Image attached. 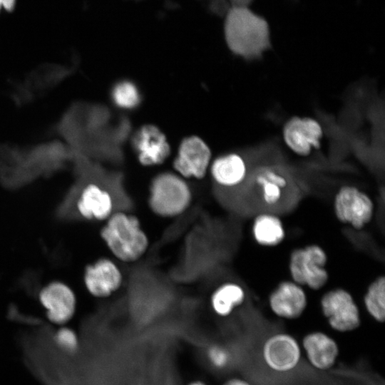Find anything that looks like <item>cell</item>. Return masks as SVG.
Returning <instances> with one entry per match:
<instances>
[{"mask_svg": "<svg viewBox=\"0 0 385 385\" xmlns=\"http://www.w3.org/2000/svg\"><path fill=\"white\" fill-rule=\"evenodd\" d=\"M260 356L265 366L270 371L284 374L296 369L303 357L301 344L292 334L276 332L262 342Z\"/></svg>", "mask_w": 385, "mask_h": 385, "instance_id": "6", "label": "cell"}, {"mask_svg": "<svg viewBox=\"0 0 385 385\" xmlns=\"http://www.w3.org/2000/svg\"><path fill=\"white\" fill-rule=\"evenodd\" d=\"M364 305L371 317L379 323L385 320V277L381 275L367 287L363 297Z\"/></svg>", "mask_w": 385, "mask_h": 385, "instance_id": "20", "label": "cell"}, {"mask_svg": "<svg viewBox=\"0 0 385 385\" xmlns=\"http://www.w3.org/2000/svg\"><path fill=\"white\" fill-rule=\"evenodd\" d=\"M211 159V151L200 137L191 135L180 143L173 166L184 177L203 178Z\"/></svg>", "mask_w": 385, "mask_h": 385, "instance_id": "13", "label": "cell"}, {"mask_svg": "<svg viewBox=\"0 0 385 385\" xmlns=\"http://www.w3.org/2000/svg\"><path fill=\"white\" fill-rule=\"evenodd\" d=\"M328 255L317 244L294 249L289 258L288 269L292 280L312 290H319L328 282L326 265Z\"/></svg>", "mask_w": 385, "mask_h": 385, "instance_id": "5", "label": "cell"}, {"mask_svg": "<svg viewBox=\"0 0 385 385\" xmlns=\"http://www.w3.org/2000/svg\"><path fill=\"white\" fill-rule=\"evenodd\" d=\"M1 6L7 11H11L14 6L15 0H1Z\"/></svg>", "mask_w": 385, "mask_h": 385, "instance_id": "25", "label": "cell"}, {"mask_svg": "<svg viewBox=\"0 0 385 385\" xmlns=\"http://www.w3.org/2000/svg\"><path fill=\"white\" fill-rule=\"evenodd\" d=\"M334 212L340 222L359 230L371 221L374 204L366 192L356 187L345 185L334 197Z\"/></svg>", "mask_w": 385, "mask_h": 385, "instance_id": "8", "label": "cell"}, {"mask_svg": "<svg viewBox=\"0 0 385 385\" xmlns=\"http://www.w3.org/2000/svg\"><path fill=\"white\" fill-rule=\"evenodd\" d=\"M246 297V290L241 284L228 280L213 289L209 296L208 304L216 317L227 318L244 304Z\"/></svg>", "mask_w": 385, "mask_h": 385, "instance_id": "18", "label": "cell"}, {"mask_svg": "<svg viewBox=\"0 0 385 385\" xmlns=\"http://www.w3.org/2000/svg\"><path fill=\"white\" fill-rule=\"evenodd\" d=\"M111 101L118 108L133 110L140 106L142 94L138 86L132 81H117L111 91Z\"/></svg>", "mask_w": 385, "mask_h": 385, "instance_id": "21", "label": "cell"}, {"mask_svg": "<svg viewBox=\"0 0 385 385\" xmlns=\"http://www.w3.org/2000/svg\"><path fill=\"white\" fill-rule=\"evenodd\" d=\"M303 356L308 364L317 371H328L337 364L340 354L337 342L322 331L306 334L300 342Z\"/></svg>", "mask_w": 385, "mask_h": 385, "instance_id": "14", "label": "cell"}, {"mask_svg": "<svg viewBox=\"0 0 385 385\" xmlns=\"http://www.w3.org/2000/svg\"><path fill=\"white\" fill-rule=\"evenodd\" d=\"M188 385H207V384H205L204 381L196 380V381H191Z\"/></svg>", "mask_w": 385, "mask_h": 385, "instance_id": "26", "label": "cell"}, {"mask_svg": "<svg viewBox=\"0 0 385 385\" xmlns=\"http://www.w3.org/2000/svg\"><path fill=\"white\" fill-rule=\"evenodd\" d=\"M56 339L58 344L65 348L74 349L77 347V337L68 329L64 328L59 330L56 334Z\"/></svg>", "mask_w": 385, "mask_h": 385, "instance_id": "23", "label": "cell"}, {"mask_svg": "<svg viewBox=\"0 0 385 385\" xmlns=\"http://www.w3.org/2000/svg\"><path fill=\"white\" fill-rule=\"evenodd\" d=\"M100 237L111 257L120 264L138 262L150 246L149 235L140 220L124 210H115L104 221Z\"/></svg>", "mask_w": 385, "mask_h": 385, "instance_id": "2", "label": "cell"}, {"mask_svg": "<svg viewBox=\"0 0 385 385\" xmlns=\"http://www.w3.org/2000/svg\"><path fill=\"white\" fill-rule=\"evenodd\" d=\"M307 304V295L303 286L293 280L281 281L268 297L272 312L284 319H298L305 312Z\"/></svg>", "mask_w": 385, "mask_h": 385, "instance_id": "10", "label": "cell"}, {"mask_svg": "<svg viewBox=\"0 0 385 385\" xmlns=\"http://www.w3.org/2000/svg\"><path fill=\"white\" fill-rule=\"evenodd\" d=\"M83 283L91 295L106 299L122 289L125 283V273L120 264L115 259L102 257L86 267Z\"/></svg>", "mask_w": 385, "mask_h": 385, "instance_id": "9", "label": "cell"}, {"mask_svg": "<svg viewBox=\"0 0 385 385\" xmlns=\"http://www.w3.org/2000/svg\"><path fill=\"white\" fill-rule=\"evenodd\" d=\"M319 304L323 316L333 330L346 333L360 327L359 307L348 290L342 287L332 289L323 294Z\"/></svg>", "mask_w": 385, "mask_h": 385, "instance_id": "7", "label": "cell"}, {"mask_svg": "<svg viewBox=\"0 0 385 385\" xmlns=\"http://www.w3.org/2000/svg\"><path fill=\"white\" fill-rule=\"evenodd\" d=\"M111 192L96 184L86 186L80 195L77 208L80 215L88 220H106L116 210Z\"/></svg>", "mask_w": 385, "mask_h": 385, "instance_id": "17", "label": "cell"}, {"mask_svg": "<svg viewBox=\"0 0 385 385\" xmlns=\"http://www.w3.org/2000/svg\"><path fill=\"white\" fill-rule=\"evenodd\" d=\"M250 164V158L242 153L231 152L217 157L210 168L216 188L225 193L235 190L246 178Z\"/></svg>", "mask_w": 385, "mask_h": 385, "instance_id": "11", "label": "cell"}, {"mask_svg": "<svg viewBox=\"0 0 385 385\" xmlns=\"http://www.w3.org/2000/svg\"><path fill=\"white\" fill-rule=\"evenodd\" d=\"M206 356L209 364L217 370L226 369L232 360L230 350L225 346L220 344L210 346L207 349Z\"/></svg>", "mask_w": 385, "mask_h": 385, "instance_id": "22", "label": "cell"}, {"mask_svg": "<svg viewBox=\"0 0 385 385\" xmlns=\"http://www.w3.org/2000/svg\"><path fill=\"white\" fill-rule=\"evenodd\" d=\"M283 135L285 143L294 153L307 155L319 147L323 130L313 118L294 117L284 125Z\"/></svg>", "mask_w": 385, "mask_h": 385, "instance_id": "16", "label": "cell"}, {"mask_svg": "<svg viewBox=\"0 0 385 385\" xmlns=\"http://www.w3.org/2000/svg\"><path fill=\"white\" fill-rule=\"evenodd\" d=\"M261 21L250 11L241 7L232 8L225 24L226 41L230 49L236 54L250 58L258 51L255 47L254 39L260 43L266 41V32Z\"/></svg>", "mask_w": 385, "mask_h": 385, "instance_id": "4", "label": "cell"}, {"mask_svg": "<svg viewBox=\"0 0 385 385\" xmlns=\"http://www.w3.org/2000/svg\"><path fill=\"white\" fill-rule=\"evenodd\" d=\"M252 235L258 245L275 247L284 241L286 231L283 222L277 213L260 212L252 222Z\"/></svg>", "mask_w": 385, "mask_h": 385, "instance_id": "19", "label": "cell"}, {"mask_svg": "<svg viewBox=\"0 0 385 385\" xmlns=\"http://www.w3.org/2000/svg\"><path fill=\"white\" fill-rule=\"evenodd\" d=\"M1 0H0V8H1Z\"/></svg>", "mask_w": 385, "mask_h": 385, "instance_id": "27", "label": "cell"}, {"mask_svg": "<svg viewBox=\"0 0 385 385\" xmlns=\"http://www.w3.org/2000/svg\"><path fill=\"white\" fill-rule=\"evenodd\" d=\"M222 385H253L247 379L240 377L234 376L227 379Z\"/></svg>", "mask_w": 385, "mask_h": 385, "instance_id": "24", "label": "cell"}, {"mask_svg": "<svg viewBox=\"0 0 385 385\" xmlns=\"http://www.w3.org/2000/svg\"><path fill=\"white\" fill-rule=\"evenodd\" d=\"M131 145L140 163L146 166L162 163L170 153L165 134L151 124L144 125L134 133Z\"/></svg>", "mask_w": 385, "mask_h": 385, "instance_id": "12", "label": "cell"}, {"mask_svg": "<svg viewBox=\"0 0 385 385\" xmlns=\"http://www.w3.org/2000/svg\"><path fill=\"white\" fill-rule=\"evenodd\" d=\"M39 300L50 321L63 324L73 316L76 299L73 290L61 282H53L45 286L39 293Z\"/></svg>", "mask_w": 385, "mask_h": 385, "instance_id": "15", "label": "cell"}, {"mask_svg": "<svg viewBox=\"0 0 385 385\" xmlns=\"http://www.w3.org/2000/svg\"><path fill=\"white\" fill-rule=\"evenodd\" d=\"M192 200V193L189 185L173 173H161L151 181L148 204L157 217H178L189 209Z\"/></svg>", "mask_w": 385, "mask_h": 385, "instance_id": "3", "label": "cell"}, {"mask_svg": "<svg viewBox=\"0 0 385 385\" xmlns=\"http://www.w3.org/2000/svg\"><path fill=\"white\" fill-rule=\"evenodd\" d=\"M303 183L296 170L279 158L252 160L242 184L230 193L238 194L252 212L277 213L299 200Z\"/></svg>", "mask_w": 385, "mask_h": 385, "instance_id": "1", "label": "cell"}]
</instances>
